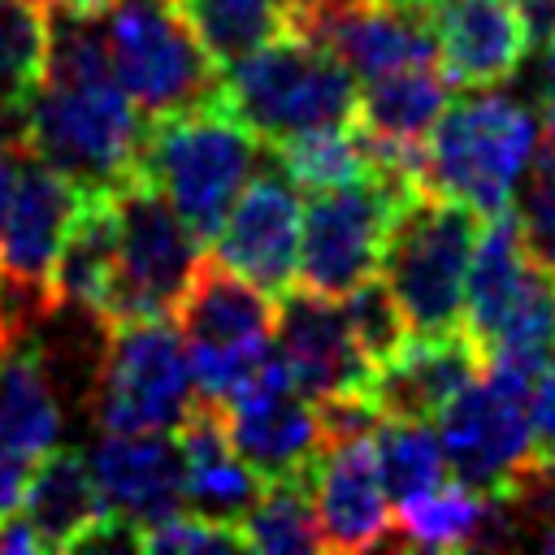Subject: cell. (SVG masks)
I'll list each match as a JSON object with an SVG mask.
<instances>
[{
    "mask_svg": "<svg viewBox=\"0 0 555 555\" xmlns=\"http://www.w3.org/2000/svg\"><path fill=\"white\" fill-rule=\"evenodd\" d=\"M147 117L108 74L43 78L17 117V143L82 191H113L139 173Z\"/></svg>",
    "mask_w": 555,
    "mask_h": 555,
    "instance_id": "1",
    "label": "cell"
},
{
    "mask_svg": "<svg viewBox=\"0 0 555 555\" xmlns=\"http://www.w3.org/2000/svg\"><path fill=\"white\" fill-rule=\"evenodd\" d=\"M217 100L264 147H273L295 134L351 126L360 87L325 43L286 30L273 43L225 65Z\"/></svg>",
    "mask_w": 555,
    "mask_h": 555,
    "instance_id": "2",
    "label": "cell"
},
{
    "mask_svg": "<svg viewBox=\"0 0 555 555\" xmlns=\"http://www.w3.org/2000/svg\"><path fill=\"white\" fill-rule=\"evenodd\" d=\"M481 217L447 195L416 186L395 204L386 225L377 278L386 282L408 338H434L460 330L464 308V273L477 243Z\"/></svg>",
    "mask_w": 555,
    "mask_h": 555,
    "instance_id": "3",
    "label": "cell"
},
{
    "mask_svg": "<svg viewBox=\"0 0 555 555\" xmlns=\"http://www.w3.org/2000/svg\"><path fill=\"white\" fill-rule=\"evenodd\" d=\"M256 160L260 139L221 100L147 121L139 147V173L165 195V204L199 243L217 234Z\"/></svg>",
    "mask_w": 555,
    "mask_h": 555,
    "instance_id": "4",
    "label": "cell"
},
{
    "mask_svg": "<svg viewBox=\"0 0 555 555\" xmlns=\"http://www.w3.org/2000/svg\"><path fill=\"white\" fill-rule=\"evenodd\" d=\"M533 147H538L533 117L516 100L481 87V95L451 100L429 126L421 156V186L468 204L477 217L507 212Z\"/></svg>",
    "mask_w": 555,
    "mask_h": 555,
    "instance_id": "5",
    "label": "cell"
},
{
    "mask_svg": "<svg viewBox=\"0 0 555 555\" xmlns=\"http://www.w3.org/2000/svg\"><path fill=\"white\" fill-rule=\"evenodd\" d=\"M113 199V225H117V260L113 282L100 308V325H130V321H156L173 317L204 243L182 225V217L165 204V195L143 178H126L108 191Z\"/></svg>",
    "mask_w": 555,
    "mask_h": 555,
    "instance_id": "6",
    "label": "cell"
},
{
    "mask_svg": "<svg viewBox=\"0 0 555 555\" xmlns=\"http://www.w3.org/2000/svg\"><path fill=\"white\" fill-rule=\"evenodd\" d=\"M104 17L113 78L147 121L221 95V69L173 0H117Z\"/></svg>",
    "mask_w": 555,
    "mask_h": 555,
    "instance_id": "7",
    "label": "cell"
},
{
    "mask_svg": "<svg viewBox=\"0 0 555 555\" xmlns=\"http://www.w3.org/2000/svg\"><path fill=\"white\" fill-rule=\"evenodd\" d=\"M412 191L416 186H403L377 169L338 186H317L299 212V247H295L299 286L325 299H343L364 278H373L395 204Z\"/></svg>",
    "mask_w": 555,
    "mask_h": 555,
    "instance_id": "8",
    "label": "cell"
},
{
    "mask_svg": "<svg viewBox=\"0 0 555 555\" xmlns=\"http://www.w3.org/2000/svg\"><path fill=\"white\" fill-rule=\"evenodd\" d=\"M195 403L182 334L169 317L108 330L95 369V421L108 434H169Z\"/></svg>",
    "mask_w": 555,
    "mask_h": 555,
    "instance_id": "9",
    "label": "cell"
},
{
    "mask_svg": "<svg viewBox=\"0 0 555 555\" xmlns=\"http://www.w3.org/2000/svg\"><path fill=\"white\" fill-rule=\"evenodd\" d=\"M529 386L533 377L486 360L481 373L434 416L447 473L477 494H499L529 460Z\"/></svg>",
    "mask_w": 555,
    "mask_h": 555,
    "instance_id": "10",
    "label": "cell"
},
{
    "mask_svg": "<svg viewBox=\"0 0 555 555\" xmlns=\"http://www.w3.org/2000/svg\"><path fill=\"white\" fill-rule=\"evenodd\" d=\"M221 425L238 460L260 481L308 477L321 455V425L312 399H304L291 382L282 351L273 347L260 369L221 403Z\"/></svg>",
    "mask_w": 555,
    "mask_h": 555,
    "instance_id": "11",
    "label": "cell"
},
{
    "mask_svg": "<svg viewBox=\"0 0 555 555\" xmlns=\"http://www.w3.org/2000/svg\"><path fill=\"white\" fill-rule=\"evenodd\" d=\"M299 191L282 173V165L251 173L234 204L225 208L217 234L208 238L212 260L230 273L247 278L264 295H282L295 282V247H299Z\"/></svg>",
    "mask_w": 555,
    "mask_h": 555,
    "instance_id": "12",
    "label": "cell"
},
{
    "mask_svg": "<svg viewBox=\"0 0 555 555\" xmlns=\"http://www.w3.org/2000/svg\"><path fill=\"white\" fill-rule=\"evenodd\" d=\"M78 199L82 186L48 169L13 139V191L0 217V278L52 295V260L78 212Z\"/></svg>",
    "mask_w": 555,
    "mask_h": 555,
    "instance_id": "13",
    "label": "cell"
},
{
    "mask_svg": "<svg viewBox=\"0 0 555 555\" xmlns=\"http://www.w3.org/2000/svg\"><path fill=\"white\" fill-rule=\"evenodd\" d=\"M273 338L304 399L317 403L369 386L373 364L364 360L338 299L312 291H282L273 304Z\"/></svg>",
    "mask_w": 555,
    "mask_h": 555,
    "instance_id": "14",
    "label": "cell"
},
{
    "mask_svg": "<svg viewBox=\"0 0 555 555\" xmlns=\"http://www.w3.org/2000/svg\"><path fill=\"white\" fill-rule=\"evenodd\" d=\"M369 438L325 442L308 468L321 551H373V546H390L395 538L390 494L382 490Z\"/></svg>",
    "mask_w": 555,
    "mask_h": 555,
    "instance_id": "15",
    "label": "cell"
},
{
    "mask_svg": "<svg viewBox=\"0 0 555 555\" xmlns=\"http://www.w3.org/2000/svg\"><path fill=\"white\" fill-rule=\"evenodd\" d=\"M421 13L434 35V61L460 91L507 82L529 52L516 0H429Z\"/></svg>",
    "mask_w": 555,
    "mask_h": 555,
    "instance_id": "16",
    "label": "cell"
},
{
    "mask_svg": "<svg viewBox=\"0 0 555 555\" xmlns=\"http://www.w3.org/2000/svg\"><path fill=\"white\" fill-rule=\"evenodd\" d=\"M486 356L455 330L434 338H408L390 360L369 373V399L386 421H434L477 373Z\"/></svg>",
    "mask_w": 555,
    "mask_h": 555,
    "instance_id": "17",
    "label": "cell"
},
{
    "mask_svg": "<svg viewBox=\"0 0 555 555\" xmlns=\"http://www.w3.org/2000/svg\"><path fill=\"white\" fill-rule=\"evenodd\" d=\"M95 486L113 516L147 529L186 507L182 499V451L165 434H108L91 451Z\"/></svg>",
    "mask_w": 555,
    "mask_h": 555,
    "instance_id": "18",
    "label": "cell"
},
{
    "mask_svg": "<svg viewBox=\"0 0 555 555\" xmlns=\"http://www.w3.org/2000/svg\"><path fill=\"white\" fill-rule=\"evenodd\" d=\"M17 516L35 533L39 551H78L82 538L108 516L91 460L78 447H48L35 455Z\"/></svg>",
    "mask_w": 555,
    "mask_h": 555,
    "instance_id": "19",
    "label": "cell"
},
{
    "mask_svg": "<svg viewBox=\"0 0 555 555\" xmlns=\"http://www.w3.org/2000/svg\"><path fill=\"white\" fill-rule=\"evenodd\" d=\"M178 334L186 347H251L273 338V304L260 286L230 273L212 256H199L178 308Z\"/></svg>",
    "mask_w": 555,
    "mask_h": 555,
    "instance_id": "20",
    "label": "cell"
},
{
    "mask_svg": "<svg viewBox=\"0 0 555 555\" xmlns=\"http://www.w3.org/2000/svg\"><path fill=\"white\" fill-rule=\"evenodd\" d=\"M178 451H182V499H186V507H195L199 516L238 525V516L251 507V499L260 494L264 481L230 447L217 403L195 395L186 421L178 425Z\"/></svg>",
    "mask_w": 555,
    "mask_h": 555,
    "instance_id": "21",
    "label": "cell"
},
{
    "mask_svg": "<svg viewBox=\"0 0 555 555\" xmlns=\"http://www.w3.org/2000/svg\"><path fill=\"white\" fill-rule=\"evenodd\" d=\"M533 269V256L525 251L516 212H494L481 217L473 256H468V273H464V308H460V334L486 356V347L494 343L503 317L512 312L525 278Z\"/></svg>",
    "mask_w": 555,
    "mask_h": 555,
    "instance_id": "22",
    "label": "cell"
},
{
    "mask_svg": "<svg viewBox=\"0 0 555 555\" xmlns=\"http://www.w3.org/2000/svg\"><path fill=\"white\" fill-rule=\"evenodd\" d=\"M447 104H451V82L434 61L403 65L369 78V87L356 100L351 126L373 143H425L429 126Z\"/></svg>",
    "mask_w": 555,
    "mask_h": 555,
    "instance_id": "23",
    "label": "cell"
},
{
    "mask_svg": "<svg viewBox=\"0 0 555 555\" xmlns=\"http://www.w3.org/2000/svg\"><path fill=\"white\" fill-rule=\"evenodd\" d=\"M117 260V225H113V199L108 191H82L78 212L61 238V251L52 260V295L61 308H82L100 317L108 282Z\"/></svg>",
    "mask_w": 555,
    "mask_h": 555,
    "instance_id": "24",
    "label": "cell"
},
{
    "mask_svg": "<svg viewBox=\"0 0 555 555\" xmlns=\"http://www.w3.org/2000/svg\"><path fill=\"white\" fill-rule=\"evenodd\" d=\"M61 412L35 343H17L0 360V442L22 455H39L56 442Z\"/></svg>",
    "mask_w": 555,
    "mask_h": 555,
    "instance_id": "25",
    "label": "cell"
},
{
    "mask_svg": "<svg viewBox=\"0 0 555 555\" xmlns=\"http://www.w3.org/2000/svg\"><path fill=\"white\" fill-rule=\"evenodd\" d=\"M173 4L191 26V35L204 43V52L217 61V69L286 35L282 0H173Z\"/></svg>",
    "mask_w": 555,
    "mask_h": 555,
    "instance_id": "26",
    "label": "cell"
},
{
    "mask_svg": "<svg viewBox=\"0 0 555 555\" xmlns=\"http://www.w3.org/2000/svg\"><path fill=\"white\" fill-rule=\"evenodd\" d=\"M486 494L468 490L464 481H438L421 494L399 499L395 516V538L390 546H416V551H468L477 520H481Z\"/></svg>",
    "mask_w": 555,
    "mask_h": 555,
    "instance_id": "27",
    "label": "cell"
},
{
    "mask_svg": "<svg viewBox=\"0 0 555 555\" xmlns=\"http://www.w3.org/2000/svg\"><path fill=\"white\" fill-rule=\"evenodd\" d=\"M48 65L43 0H0V121L17 130L26 100L39 91Z\"/></svg>",
    "mask_w": 555,
    "mask_h": 555,
    "instance_id": "28",
    "label": "cell"
},
{
    "mask_svg": "<svg viewBox=\"0 0 555 555\" xmlns=\"http://www.w3.org/2000/svg\"><path fill=\"white\" fill-rule=\"evenodd\" d=\"M238 533H243L247 551H273V555L321 551V529H317L308 477L264 481L260 494L251 499V507L238 516Z\"/></svg>",
    "mask_w": 555,
    "mask_h": 555,
    "instance_id": "29",
    "label": "cell"
},
{
    "mask_svg": "<svg viewBox=\"0 0 555 555\" xmlns=\"http://www.w3.org/2000/svg\"><path fill=\"white\" fill-rule=\"evenodd\" d=\"M369 442H373V464H377L382 490L390 499L421 494L447 477V460H442V447H438V434L429 429V421H386L382 416Z\"/></svg>",
    "mask_w": 555,
    "mask_h": 555,
    "instance_id": "30",
    "label": "cell"
},
{
    "mask_svg": "<svg viewBox=\"0 0 555 555\" xmlns=\"http://www.w3.org/2000/svg\"><path fill=\"white\" fill-rule=\"evenodd\" d=\"M273 156H278L282 173L304 191L338 186V182H351V178L373 169L356 126H334V130H312V134L282 139V143H273Z\"/></svg>",
    "mask_w": 555,
    "mask_h": 555,
    "instance_id": "31",
    "label": "cell"
},
{
    "mask_svg": "<svg viewBox=\"0 0 555 555\" xmlns=\"http://www.w3.org/2000/svg\"><path fill=\"white\" fill-rule=\"evenodd\" d=\"M520 204H516V225L525 238V251L555 273V143L533 147L529 169L520 178Z\"/></svg>",
    "mask_w": 555,
    "mask_h": 555,
    "instance_id": "32",
    "label": "cell"
},
{
    "mask_svg": "<svg viewBox=\"0 0 555 555\" xmlns=\"http://www.w3.org/2000/svg\"><path fill=\"white\" fill-rule=\"evenodd\" d=\"M343 317H347V325H351V334H356V343L373 369L408 343V325L399 317V304L390 299V291L377 273L343 295Z\"/></svg>",
    "mask_w": 555,
    "mask_h": 555,
    "instance_id": "33",
    "label": "cell"
},
{
    "mask_svg": "<svg viewBox=\"0 0 555 555\" xmlns=\"http://www.w3.org/2000/svg\"><path fill=\"white\" fill-rule=\"evenodd\" d=\"M139 551H247L243 546V533L238 525L230 520H212V516H199V512H173L147 529H139Z\"/></svg>",
    "mask_w": 555,
    "mask_h": 555,
    "instance_id": "34",
    "label": "cell"
},
{
    "mask_svg": "<svg viewBox=\"0 0 555 555\" xmlns=\"http://www.w3.org/2000/svg\"><path fill=\"white\" fill-rule=\"evenodd\" d=\"M529 438L533 455L555 464V360L529 386Z\"/></svg>",
    "mask_w": 555,
    "mask_h": 555,
    "instance_id": "35",
    "label": "cell"
},
{
    "mask_svg": "<svg viewBox=\"0 0 555 555\" xmlns=\"http://www.w3.org/2000/svg\"><path fill=\"white\" fill-rule=\"evenodd\" d=\"M30 464H35L30 455L9 451V447L0 442V520H4V516H13V512L22 507V490H26Z\"/></svg>",
    "mask_w": 555,
    "mask_h": 555,
    "instance_id": "36",
    "label": "cell"
},
{
    "mask_svg": "<svg viewBox=\"0 0 555 555\" xmlns=\"http://www.w3.org/2000/svg\"><path fill=\"white\" fill-rule=\"evenodd\" d=\"M516 13L525 22L529 48H546L555 39V0H516Z\"/></svg>",
    "mask_w": 555,
    "mask_h": 555,
    "instance_id": "37",
    "label": "cell"
},
{
    "mask_svg": "<svg viewBox=\"0 0 555 555\" xmlns=\"http://www.w3.org/2000/svg\"><path fill=\"white\" fill-rule=\"evenodd\" d=\"M538 113L546 143H555V39L542 48V82H538Z\"/></svg>",
    "mask_w": 555,
    "mask_h": 555,
    "instance_id": "38",
    "label": "cell"
},
{
    "mask_svg": "<svg viewBox=\"0 0 555 555\" xmlns=\"http://www.w3.org/2000/svg\"><path fill=\"white\" fill-rule=\"evenodd\" d=\"M113 4H117V0H56L61 13H69V17H95V22H100Z\"/></svg>",
    "mask_w": 555,
    "mask_h": 555,
    "instance_id": "39",
    "label": "cell"
},
{
    "mask_svg": "<svg viewBox=\"0 0 555 555\" xmlns=\"http://www.w3.org/2000/svg\"><path fill=\"white\" fill-rule=\"evenodd\" d=\"M369 4H386V9H425L429 0H369Z\"/></svg>",
    "mask_w": 555,
    "mask_h": 555,
    "instance_id": "40",
    "label": "cell"
},
{
    "mask_svg": "<svg viewBox=\"0 0 555 555\" xmlns=\"http://www.w3.org/2000/svg\"><path fill=\"white\" fill-rule=\"evenodd\" d=\"M286 13H299V9H317V4H334V0H282Z\"/></svg>",
    "mask_w": 555,
    "mask_h": 555,
    "instance_id": "41",
    "label": "cell"
},
{
    "mask_svg": "<svg viewBox=\"0 0 555 555\" xmlns=\"http://www.w3.org/2000/svg\"><path fill=\"white\" fill-rule=\"evenodd\" d=\"M13 139H17V130H13V126H9V121H0V152H4V147H9V143H13Z\"/></svg>",
    "mask_w": 555,
    "mask_h": 555,
    "instance_id": "42",
    "label": "cell"
},
{
    "mask_svg": "<svg viewBox=\"0 0 555 555\" xmlns=\"http://www.w3.org/2000/svg\"><path fill=\"white\" fill-rule=\"evenodd\" d=\"M538 542H542V546H546V551H555V525H546V529H542V533H538Z\"/></svg>",
    "mask_w": 555,
    "mask_h": 555,
    "instance_id": "43",
    "label": "cell"
},
{
    "mask_svg": "<svg viewBox=\"0 0 555 555\" xmlns=\"http://www.w3.org/2000/svg\"><path fill=\"white\" fill-rule=\"evenodd\" d=\"M4 351H9V338H4V334H0V360H4Z\"/></svg>",
    "mask_w": 555,
    "mask_h": 555,
    "instance_id": "44",
    "label": "cell"
}]
</instances>
